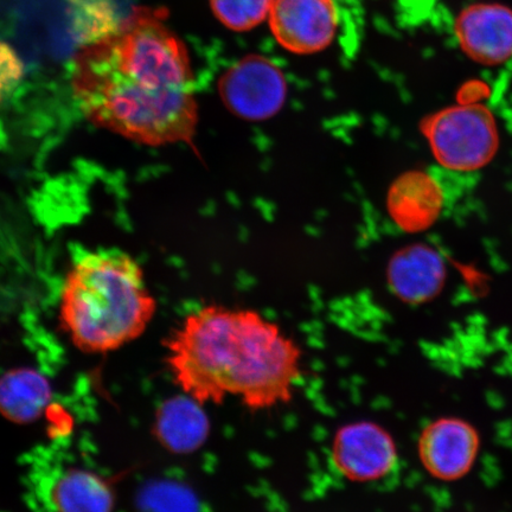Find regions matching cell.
Returning a JSON list of instances; mask_svg holds the SVG:
<instances>
[{
  "mask_svg": "<svg viewBox=\"0 0 512 512\" xmlns=\"http://www.w3.org/2000/svg\"><path fill=\"white\" fill-rule=\"evenodd\" d=\"M270 27L275 37L294 54H315L329 47L337 31L332 0H274Z\"/></svg>",
  "mask_w": 512,
  "mask_h": 512,
  "instance_id": "8",
  "label": "cell"
},
{
  "mask_svg": "<svg viewBox=\"0 0 512 512\" xmlns=\"http://www.w3.org/2000/svg\"><path fill=\"white\" fill-rule=\"evenodd\" d=\"M48 502L53 512H112L114 498L104 479L69 467L51 476Z\"/></svg>",
  "mask_w": 512,
  "mask_h": 512,
  "instance_id": "12",
  "label": "cell"
},
{
  "mask_svg": "<svg viewBox=\"0 0 512 512\" xmlns=\"http://www.w3.org/2000/svg\"><path fill=\"white\" fill-rule=\"evenodd\" d=\"M47 384L30 373L9 374L0 380V412L17 421H29L47 402Z\"/></svg>",
  "mask_w": 512,
  "mask_h": 512,
  "instance_id": "15",
  "label": "cell"
},
{
  "mask_svg": "<svg viewBox=\"0 0 512 512\" xmlns=\"http://www.w3.org/2000/svg\"><path fill=\"white\" fill-rule=\"evenodd\" d=\"M203 405L185 395L164 408L160 419L163 443L172 451L194 452L209 437L210 424Z\"/></svg>",
  "mask_w": 512,
  "mask_h": 512,
  "instance_id": "13",
  "label": "cell"
},
{
  "mask_svg": "<svg viewBox=\"0 0 512 512\" xmlns=\"http://www.w3.org/2000/svg\"><path fill=\"white\" fill-rule=\"evenodd\" d=\"M156 309L137 262L123 252L99 251L81 256L70 268L60 322L80 351L107 354L142 336Z\"/></svg>",
  "mask_w": 512,
  "mask_h": 512,
  "instance_id": "3",
  "label": "cell"
},
{
  "mask_svg": "<svg viewBox=\"0 0 512 512\" xmlns=\"http://www.w3.org/2000/svg\"><path fill=\"white\" fill-rule=\"evenodd\" d=\"M443 256L427 245H412L400 249L388 266L390 290L402 303L421 305L439 296L446 283Z\"/></svg>",
  "mask_w": 512,
  "mask_h": 512,
  "instance_id": "10",
  "label": "cell"
},
{
  "mask_svg": "<svg viewBox=\"0 0 512 512\" xmlns=\"http://www.w3.org/2000/svg\"><path fill=\"white\" fill-rule=\"evenodd\" d=\"M223 104L239 118L264 121L283 108L287 96L285 75L265 57H245L221 76Z\"/></svg>",
  "mask_w": 512,
  "mask_h": 512,
  "instance_id": "6",
  "label": "cell"
},
{
  "mask_svg": "<svg viewBox=\"0 0 512 512\" xmlns=\"http://www.w3.org/2000/svg\"><path fill=\"white\" fill-rule=\"evenodd\" d=\"M416 446L428 475L441 482H456L469 475L475 465L480 435L469 421L443 416L424 427Z\"/></svg>",
  "mask_w": 512,
  "mask_h": 512,
  "instance_id": "7",
  "label": "cell"
},
{
  "mask_svg": "<svg viewBox=\"0 0 512 512\" xmlns=\"http://www.w3.org/2000/svg\"><path fill=\"white\" fill-rule=\"evenodd\" d=\"M421 131L445 169L477 171L496 156L499 134L488 107L462 104L444 108L422 121Z\"/></svg>",
  "mask_w": 512,
  "mask_h": 512,
  "instance_id": "4",
  "label": "cell"
},
{
  "mask_svg": "<svg viewBox=\"0 0 512 512\" xmlns=\"http://www.w3.org/2000/svg\"><path fill=\"white\" fill-rule=\"evenodd\" d=\"M460 48L484 66H499L512 57V10L479 3L460 12L454 24Z\"/></svg>",
  "mask_w": 512,
  "mask_h": 512,
  "instance_id": "9",
  "label": "cell"
},
{
  "mask_svg": "<svg viewBox=\"0 0 512 512\" xmlns=\"http://www.w3.org/2000/svg\"><path fill=\"white\" fill-rule=\"evenodd\" d=\"M70 23L82 44L101 40L118 29L127 17L119 0H67Z\"/></svg>",
  "mask_w": 512,
  "mask_h": 512,
  "instance_id": "14",
  "label": "cell"
},
{
  "mask_svg": "<svg viewBox=\"0 0 512 512\" xmlns=\"http://www.w3.org/2000/svg\"><path fill=\"white\" fill-rule=\"evenodd\" d=\"M274 0H210L211 10L227 28L247 31L265 21Z\"/></svg>",
  "mask_w": 512,
  "mask_h": 512,
  "instance_id": "16",
  "label": "cell"
},
{
  "mask_svg": "<svg viewBox=\"0 0 512 512\" xmlns=\"http://www.w3.org/2000/svg\"><path fill=\"white\" fill-rule=\"evenodd\" d=\"M164 9H133L118 29L82 44L72 86L87 119L133 142L192 144L198 123L187 48Z\"/></svg>",
  "mask_w": 512,
  "mask_h": 512,
  "instance_id": "1",
  "label": "cell"
},
{
  "mask_svg": "<svg viewBox=\"0 0 512 512\" xmlns=\"http://www.w3.org/2000/svg\"><path fill=\"white\" fill-rule=\"evenodd\" d=\"M441 185L424 171H408L388 191L387 208L396 226L407 233L431 228L444 209Z\"/></svg>",
  "mask_w": 512,
  "mask_h": 512,
  "instance_id": "11",
  "label": "cell"
},
{
  "mask_svg": "<svg viewBox=\"0 0 512 512\" xmlns=\"http://www.w3.org/2000/svg\"><path fill=\"white\" fill-rule=\"evenodd\" d=\"M22 74L21 60L6 44L0 43V96L14 86Z\"/></svg>",
  "mask_w": 512,
  "mask_h": 512,
  "instance_id": "17",
  "label": "cell"
},
{
  "mask_svg": "<svg viewBox=\"0 0 512 512\" xmlns=\"http://www.w3.org/2000/svg\"><path fill=\"white\" fill-rule=\"evenodd\" d=\"M332 466L350 483H376L399 465V447L386 427L373 420L339 426L331 441Z\"/></svg>",
  "mask_w": 512,
  "mask_h": 512,
  "instance_id": "5",
  "label": "cell"
},
{
  "mask_svg": "<svg viewBox=\"0 0 512 512\" xmlns=\"http://www.w3.org/2000/svg\"><path fill=\"white\" fill-rule=\"evenodd\" d=\"M166 362L184 395L207 405L238 400L261 413L286 406L303 376V350L258 311L204 306L166 339Z\"/></svg>",
  "mask_w": 512,
  "mask_h": 512,
  "instance_id": "2",
  "label": "cell"
}]
</instances>
